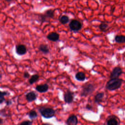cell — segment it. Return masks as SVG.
I'll return each mask as SVG.
<instances>
[{
    "instance_id": "1",
    "label": "cell",
    "mask_w": 125,
    "mask_h": 125,
    "mask_svg": "<svg viewBox=\"0 0 125 125\" xmlns=\"http://www.w3.org/2000/svg\"><path fill=\"white\" fill-rule=\"evenodd\" d=\"M123 80L119 78L110 79L105 84V88L109 91H114L120 88Z\"/></svg>"
},
{
    "instance_id": "2",
    "label": "cell",
    "mask_w": 125,
    "mask_h": 125,
    "mask_svg": "<svg viewBox=\"0 0 125 125\" xmlns=\"http://www.w3.org/2000/svg\"><path fill=\"white\" fill-rule=\"evenodd\" d=\"M39 111L44 118L49 119L53 117L55 114V110L49 107L42 106L39 108Z\"/></svg>"
},
{
    "instance_id": "3",
    "label": "cell",
    "mask_w": 125,
    "mask_h": 125,
    "mask_svg": "<svg viewBox=\"0 0 125 125\" xmlns=\"http://www.w3.org/2000/svg\"><path fill=\"white\" fill-rule=\"evenodd\" d=\"M94 90L95 87L93 84L90 83H85L82 87L80 95L82 97H86L92 94Z\"/></svg>"
},
{
    "instance_id": "4",
    "label": "cell",
    "mask_w": 125,
    "mask_h": 125,
    "mask_svg": "<svg viewBox=\"0 0 125 125\" xmlns=\"http://www.w3.org/2000/svg\"><path fill=\"white\" fill-rule=\"evenodd\" d=\"M54 10L50 9L45 11L44 13L40 14L39 17L41 23L47 22L50 19H53L54 17Z\"/></svg>"
},
{
    "instance_id": "5",
    "label": "cell",
    "mask_w": 125,
    "mask_h": 125,
    "mask_svg": "<svg viewBox=\"0 0 125 125\" xmlns=\"http://www.w3.org/2000/svg\"><path fill=\"white\" fill-rule=\"evenodd\" d=\"M69 27L70 30L77 32L82 29V24L79 21L76 19H72L69 23Z\"/></svg>"
},
{
    "instance_id": "6",
    "label": "cell",
    "mask_w": 125,
    "mask_h": 125,
    "mask_svg": "<svg viewBox=\"0 0 125 125\" xmlns=\"http://www.w3.org/2000/svg\"><path fill=\"white\" fill-rule=\"evenodd\" d=\"M63 99L65 103L70 104L74 101V93L67 90L63 95Z\"/></svg>"
},
{
    "instance_id": "7",
    "label": "cell",
    "mask_w": 125,
    "mask_h": 125,
    "mask_svg": "<svg viewBox=\"0 0 125 125\" xmlns=\"http://www.w3.org/2000/svg\"><path fill=\"white\" fill-rule=\"evenodd\" d=\"M15 51L16 53L18 55L20 56H22L26 53L27 48L25 45L22 44H18L16 46Z\"/></svg>"
},
{
    "instance_id": "8",
    "label": "cell",
    "mask_w": 125,
    "mask_h": 125,
    "mask_svg": "<svg viewBox=\"0 0 125 125\" xmlns=\"http://www.w3.org/2000/svg\"><path fill=\"white\" fill-rule=\"evenodd\" d=\"M107 125H120L119 118L115 115L109 116L106 120Z\"/></svg>"
},
{
    "instance_id": "9",
    "label": "cell",
    "mask_w": 125,
    "mask_h": 125,
    "mask_svg": "<svg viewBox=\"0 0 125 125\" xmlns=\"http://www.w3.org/2000/svg\"><path fill=\"white\" fill-rule=\"evenodd\" d=\"M123 73V70L121 67L116 66L114 67L112 70L110 75V78H118Z\"/></svg>"
},
{
    "instance_id": "10",
    "label": "cell",
    "mask_w": 125,
    "mask_h": 125,
    "mask_svg": "<svg viewBox=\"0 0 125 125\" xmlns=\"http://www.w3.org/2000/svg\"><path fill=\"white\" fill-rule=\"evenodd\" d=\"M78 123V121L77 117L74 114L70 115L66 121L67 125H77Z\"/></svg>"
},
{
    "instance_id": "11",
    "label": "cell",
    "mask_w": 125,
    "mask_h": 125,
    "mask_svg": "<svg viewBox=\"0 0 125 125\" xmlns=\"http://www.w3.org/2000/svg\"><path fill=\"white\" fill-rule=\"evenodd\" d=\"M47 39L52 42H57L59 40L60 35L55 32H52L49 33L47 36Z\"/></svg>"
},
{
    "instance_id": "12",
    "label": "cell",
    "mask_w": 125,
    "mask_h": 125,
    "mask_svg": "<svg viewBox=\"0 0 125 125\" xmlns=\"http://www.w3.org/2000/svg\"><path fill=\"white\" fill-rule=\"evenodd\" d=\"M25 98L26 100L28 102H32L37 99V95L35 92L33 91H30L26 94Z\"/></svg>"
},
{
    "instance_id": "13",
    "label": "cell",
    "mask_w": 125,
    "mask_h": 125,
    "mask_svg": "<svg viewBox=\"0 0 125 125\" xmlns=\"http://www.w3.org/2000/svg\"><path fill=\"white\" fill-rule=\"evenodd\" d=\"M49 86L47 83L37 85L35 87V89L40 93H44L48 90Z\"/></svg>"
},
{
    "instance_id": "14",
    "label": "cell",
    "mask_w": 125,
    "mask_h": 125,
    "mask_svg": "<svg viewBox=\"0 0 125 125\" xmlns=\"http://www.w3.org/2000/svg\"><path fill=\"white\" fill-rule=\"evenodd\" d=\"M39 50L44 54H48L50 52L49 46L46 44H41L39 46Z\"/></svg>"
},
{
    "instance_id": "15",
    "label": "cell",
    "mask_w": 125,
    "mask_h": 125,
    "mask_svg": "<svg viewBox=\"0 0 125 125\" xmlns=\"http://www.w3.org/2000/svg\"><path fill=\"white\" fill-rule=\"evenodd\" d=\"M104 93L103 92H99L97 93L94 96V101L95 103L99 104L100 102H101L103 99V98L104 97Z\"/></svg>"
},
{
    "instance_id": "16",
    "label": "cell",
    "mask_w": 125,
    "mask_h": 125,
    "mask_svg": "<svg viewBox=\"0 0 125 125\" xmlns=\"http://www.w3.org/2000/svg\"><path fill=\"white\" fill-rule=\"evenodd\" d=\"M75 78L78 81H84L85 79V75L83 72H78L75 75Z\"/></svg>"
},
{
    "instance_id": "17",
    "label": "cell",
    "mask_w": 125,
    "mask_h": 125,
    "mask_svg": "<svg viewBox=\"0 0 125 125\" xmlns=\"http://www.w3.org/2000/svg\"><path fill=\"white\" fill-rule=\"evenodd\" d=\"M59 21L63 24L67 23L69 21V18L67 15H61L59 18Z\"/></svg>"
},
{
    "instance_id": "18",
    "label": "cell",
    "mask_w": 125,
    "mask_h": 125,
    "mask_svg": "<svg viewBox=\"0 0 125 125\" xmlns=\"http://www.w3.org/2000/svg\"><path fill=\"white\" fill-rule=\"evenodd\" d=\"M115 41L119 43L125 42V36L124 35H116L114 38Z\"/></svg>"
},
{
    "instance_id": "19",
    "label": "cell",
    "mask_w": 125,
    "mask_h": 125,
    "mask_svg": "<svg viewBox=\"0 0 125 125\" xmlns=\"http://www.w3.org/2000/svg\"><path fill=\"white\" fill-rule=\"evenodd\" d=\"M39 79V75L38 74L32 75L29 80V83L30 84H33L34 83L36 82Z\"/></svg>"
},
{
    "instance_id": "20",
    "label": "cell",
    "mask_w": 125,
    "mask_h": 125,
    "mask_svg": "<svg viewBox=\"0 0 125 125\" xmlns=\"http://www.w3.org/2000/svg\"><path fill=\"white\" fill-rule=\"evenodd\" d=\"M108 27V25L105 22H102L99 25V28L102 32H105Z\"/></svg>"
},
{
    "instance_id": "21",
    "label": "cell",
    "mask_w": 125,
    "mask_h": 125,
    "mask_svg": "<svg viewBox=\"0 0 125 125\" xmlns=\"http://www.w3.org/2000/svg\"><path fill=\"white\" fill-rule=\"evenodd\" d=\"M28 117H29V118L30 119H31L32 120L35 119L37 116H38V114L37 113V112L36 111V110H31L29 111V113H28Z\"/></svg>"
},
{
    "instance_id": "22",
    "label": "cell",
    "mask_w": 125,
    "mask_h": 125,
    "mask_svg": "<svg viewBox=\"0 0 125 125\" xmlns=\"http://www.w3.org/2000/svg\"><path fill=\"white\" fill-rule=\"evenodd\" d=\"M33 122L29 120H25L24 121H22L20 125H32Z\"/></svg>"
},
{
    "instance_id": "23",
    "label": "cell",
    "mask_w": 125,
    "mask_h": 125,
    "mask_svg": "<svg viewBox=\"0 0 125 125\" xmlns=\"http://www.w3.org/2000/svg\"><path fill=\"white\" fill-rule=\"evenodd\" d=\"M0 95L2 96H8L10 95V93L7 91H0Z\"/></svg>"
},
{
    "instance_id": "24",
    "label": "cell",
    "mask_w": 125,
    "mask_h": 125,
    "mask_svg": "<svg viewBox=\"0 0 125 125\" xmlns=\"http://www.w3.org/2000/svg\"><path fill=\"white\" fill-rule=\"evenodd\" d=\"M30 76V74L27 72V71H25L24 73H23V77L24 78H29Z\"/></svg>"
},
{
    "instance_id": "25",
    "label": "cell",
    "mask_w": 125,
    "mask_h": 125,
    "mask_svg": "<svg viewBox=\"0 0 125 125\" xmlns=\"http://www.w3.org/2000/svg\"><path fill=\"white\" fill-rule=\"evenodd\" d=\"M5 101V99L4 98V96L0 95V104H2Z\"/></svg>"
},
{
    "instance_id": "26",
    "label": "cell",
    "mask_w": 125,
    "mask_h": 125,
    "mask_svg": "<svg viewBox=\"0 0 125 125\" xmlns=\"http://www.w3.org/2000/svg\"><path fill=\"white\" fill-rule=\"evenodd\" d=\"M5 103H6V105H7V106H9V105H11V104H12V101L10 100H7V101H6Z\"/></svg>"
},
{
    "instance_id": "27",
    "label": "cell",
    "mask_w": 125,
    "mask_h": 125,
    "mask_svg": "<svg viewBox=\"0 0 125 125\" xmlns=\"http://www.w3.org/2000/svg\"><path fill=\"white\" fill-rule=\"evenodd\" d=\"M85 108L86 109H87L88 110H91V108H92V106L89 104H87L86 105V107Z\"/></svg>"
},
{
    "instance_id": "28",
    "label": "cell",
    "mask_w": 125,
    "mask_h": 125,
    "mask_svg": "<svg viewBox=\"0 0 125 125\" xmlns=\"http://www.w3.org/2000/svg\"><path fill=\"white\" fill-rule=\"evenodd\" d=\"M42 125H51L50 124H49V123H44V124H42Z\"/></svg>"
},
{
    "instance_id": "29",
    "label": "cell",
    "mask_w": 125,
    "mask_h": 125,
    "mask_svg": "<svg viewBox=\"0 0 125 125\" xmlns=\"http://www.w3.org/2000/svg\"><path fill=\"white\" fill-rule=\"evenodd\" d=\"M0 123L1 125L3 123V120H2V119H1V118L0 119Z\"/></svg>"
},
{
    "instance_id": "30",
    "label": "cell",
    "mask_w": 125,
    "mask_h": 125,
    "mask_svg": "<svg viewBox=\"0 0 125 125\" xmlns=\"http://www.w3.org/2000/svg\"><path fill=\"white\" fill-rule=\"evenodd\" d=\"M5 1H6V2H11V1H12L13 0H4Z\"/></svg>"
}]
</instances>
